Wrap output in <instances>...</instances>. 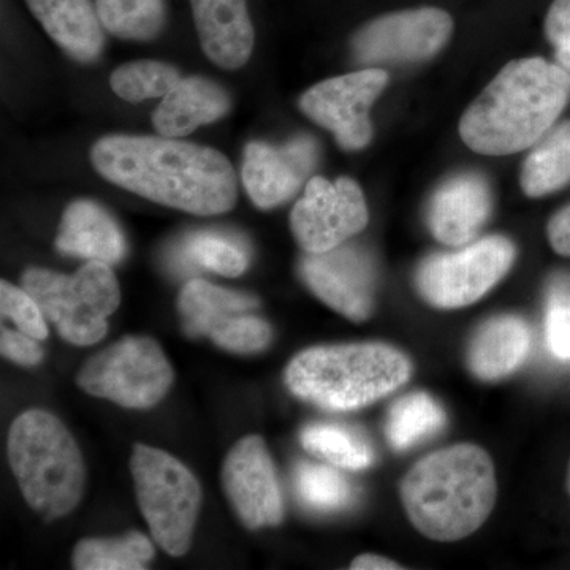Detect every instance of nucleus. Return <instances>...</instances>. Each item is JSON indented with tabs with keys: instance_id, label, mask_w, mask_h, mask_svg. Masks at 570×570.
I'll return each instance as SVG.
<instances>
[{
	"instance_id": "obj_1",
	"label": "nucleus",
	"mask_w": 570,
	"mask_h": 570,
	"mask_svg": "<svg viewBox=\"0 0 570 570\" xmlns=\"http://www.w3.org/2000/svg\"><path fill=\"white\" fill-rule=\"evenodd\" d=\"M91 160L107 181L197 216L230 212L238 197L230 160L179 138L108 135L94 142Z\"/></svg>"
},
{
	"instance_id": "obj_2",
	"label": "nucleus",
	"mask_w": 570,
	"mask_h": 570,
	"mask_svg": "<svg viewBox=\"0 0 570 570\" xmlns=\"http://www.w3.org/2000/svg\"><path fill=\"white\" fill-rule=\"evenodd\" d=\"M570 100V73L560 63L524 58L502 67L460 121L468 148L509 156L532 148L553 129Z\"/></svg>"
},
{
	"instance_id": "obj_3",
	"label": "nucleus",
	"mask_w": 570,
	"mask_h": 570,
	"mask_svg": "<svg viewBox=\"0 0 570 570\" xmlns=\"http://www.w3.org/2000/svg\"><path fill=\"white\" fill-rule=\"evenodd\" d=\"M498 494L489 453L459 444L430 453L401 483V499L415 530L438 542H455L479 530Z\"/></svg>"
},
{
	"instance_id": "obj_4",
	"label": "nucleus",
	"mask_w": 570,
	"mask_h": 570,
	"mask_svg": "<svg viewBox=\"0 0 570 570\" xmlns=\"http://www.w3.org/2000/svg\"><path fill=\"white\" fill-rule=\"evenodd\" d=\"M411 360L384 343L306 348L285 367L287 389L299 400L333 412L356 411L406 384Z\"/></svg>"
},
{
	"instance_id": "obj_5",
	"label": "nucleus",
	"mask_w": 570,
	"mask_h": 570,
	"mask_svg": "<svg viewBox=\"0 0 570 570\" xmlns=\"http://www.w3.org/2000/svg\"><path fill=\"white\" fill-rule=\"evenodd\" d=\"M9 461L26 502L45 520L66 517L81 501L86 469L80 448L50 412L32 409L14 420Z\"/></svg>"
},
{
	"instance_id": "obj_6",
	"label": "nucleus",
	"mask_w": 570,
	"mask_h": 570,
	"mask_svg": "<svg viewBox=\"0 0 570 570\" xmlns=\"http://www.w3.org/2000/svg\"><path fill=\"white\" fill-rule=\"evenodd\" d=\"M22 288L39 303L47 321L67 343L92 346L108 332V317L121 303V291L110 265L91 261L75 275L29 268Z\"/></svg>"
},
{
	"instance_id": "obj_7",
	"label": "nucleus",
	"mask_w": 570,
	"mask_h": 570,
	"mask_svg": "<svg viewBox=\"0 0 570 570\" xmlns=\"http://www.w3.org/2000/svg\"><path fill=\"white\" fill-rule=\"evenodd\" d=\"M130 471L138 505L157 546L183 557L193 546L202 504L197 478L170 453L149 445L134 448Z\"/></svg>"
},
{
	"instance_id": "obj_8",
	"label": "nucleus",
	"mask_w": 570,
	"mask_h": 570,
	"mask_svg": "<svg viewBox=\"0 0 570 570\" xmlns=\"http://www.w3.org/2000/svg\"><path fill=\"white\" fill-rule=\"evenodd\" d=\"M78 385L127 409H151L174 384V370L151 337L127 336L81 367Z\"/></svg>"
},
{
	"instance_id": "obj_9",
	"label": "nucleus",
	"mask_w": 570,
	"mask_h": 570,
	"mask_svg": "<svg viewBox=\"0 0 570 570\" xmlns=\"http://www.w3.org/2000/svg\"><path fill=\"white\" fill-rule=\"evenodd\" d=\"M515 246L505 236H487L455 253L426 257L415 273L422 298L439 309H459L479 302L512 268Z\"/></svg>"
},
{
	"instance_id": "obj_10",
	"label": "nucleus",
	"mask_w": 570,
	"mask_h": 570,
	"mask_svg": "<svg viewBox=\"0 0 570 570\" xmlns=\"http://www.w3.org/2000/svg\"><path fill=\"white\" fill-rule=\"evenodd\" d=\"M258 299L204 279L189 281L179 292L178 311L184 332L206 336L234 354H257L273 340L272 326L255 316Z\"/></svg>"
},
{
	"instance_id": "obj_11",
	"label": "nucleus",
	"mask_w": 570,
	"mask_h": 570,
	"mask_svg": "<svg viewBox=\"0 0 570 570\" xmlns=\"http://www.w3.org/2000/svg\"><path fill=\"white\" fill-rule=\"evenodd\" d=\"M452 33V17L436 7L392 11L362 26L352 37V51L367 67L423 62L442 51Z\"/></svg>"
},
{
	"instance_id": "obj_12",
	"label": "nucleus",
	"mask_w": 570,
	"mask_h": 570,
	"mask_svg": "<svg viewBox=\"0 0 570 570\" xmlns=\"http://www.w3.org/2000/svg\"><path fill=\"white\" fill-rule=\"evenodd\" d=\"M367 220L365 195L354 179L314 176L292 209L291 228L305 253L318 254L347 243L365 230Z\"/></svg>"
},
{
	"instance_id": "obj_13",
	"label": "nucleus",
	"mask_w": 570,
	"mask_h": 570,
	"mask_svg": "<svg viewBox=\"0 0 570 570\" xmlns=\"http://www.w3.org/2000/svg\"><path fill=\"white\" fill-rule=\"evenodd\" d=\"M387 82V71L376 67L330 78L303 94L299 110L335 135L341 148L358 151L373 140L370 110Z\"/></svg>"
},
{
	"instance_id": "obj_14",
	"label": "nucleus",
	"mask_w": 570,
	"mask_h": 570,
	"mask_svg": "<svg viewBox=\"0 0 570 570\" xmlns=\"http://www.w3.org/2000/svg\"><path fill=\"white\" fill-rule=\"evenodd\" d=\"M299 276L326 306L354 322L371 317L376 295V266L363 247L344 245L326 253H306Z\"/></svg>"
},
{
	"instance_id": "obj_15",
	"label": "nucleus",
	"mask_w": 570,
	"mask_h": 570,
	"mask_svg": "<svg viewBox=\"0 0 570 570\" xmlns=\"http://www.w3.org/2000/svg\"><path fill=\"white\" fill-rule=\"evenodd\" d=\"M223 485L236 515L249 530L277 527L284 501L275 464L264 439L246 436L225 456Z\"/></svg>"
},
{
	"instance_id": "obj_16",
	"label": "nucleus",
	"mask_w": 570,
	"mask_h": 570,
	"mask_svg": "<svg viewBox=\"0 0 570 570\" xmlns=\"http://www.w3.org/2000/svg\"><path fill=\"white\" fill-rule=\"evenodd\" d=\"M317 159L318 146L309 135H298L283 146L253 141L245 149L243 184L257 208H276L298 193Z\"/></svg>"
},
{
	"instance_id": "obj_17",
	"label": "nucleus",
	"mask_w": 570,
	"mask_h": 570,
	"mask_svg": "<svg viewBox=\"0 0 570 570\" xmlns=\"http://www.w3.org/2000/svg\"><path fill=\"white\" fill-rule=\"evenodd\" d=\"M493 202L489 183L478 174L453 176L438 187L428 205L431 234L442 245L463 247L489 220Z\"/></svg>"
},
{
	"instance_id": "obj_18",
	"label": "nucleus",
	"mask_w": 570,
	"mask_h": 570,
	"mask_svg": "<svg viewBox=\"0 0 570 570\" xmlns=\"http://www.w3.org/2000/svg\"><path fill=\"white\" fill-rule=\"evenodd\" d=\"M202 50L220 69H242L254 50L246 0H190Z\"/></svg>"
},
{
	"instance_id": "obj_19",
	"label": "nucleus",
	"mask_w": 570,
	"mask_h": 570,
	"mask_svg": "<svg viewBox=\"0 0 570 570\" xmlns=\"http://www.w3.org/2000/svg\"><path fill=\"white\" fill-rule=\"evenodd\" d=\"M56 249L63 255L115 265L126 255V238L119 224L97 202H73L59 225Z\"/></svg>"
},
{
	"instance_id": "obj_20",
	"label": "nucleus",
	"mask_w": 570,
	"mask_h": 570,
	"mask_svg": "<svg viewBox=\"0 0 570 570\" xmlns=\"http://www.w3.org/2000/svg\"><path fill=\"white\" fill-rule=\"evenodd\" d=\"M48 36L73 61H97L105 48L104 24L91 0H26Z\"/></svg>"
},
{
	"instance_id": "obj_21",
	"label": "nucleus",
	"mask_w": 570,
	"mask_h": 570,
	"mask_svg": "<svg viewBox=\"0 0 570 570\" xmlns=\"http://www.w3.org/2000/svg\"><path fill=\"white\" fill-rule=\"evenodd\" d=\"M232 108L224 88L204 77H186L163 97L153 124L163 137L181 138L198 127L223 119Z\"/></svg>"
},
{
	"instance_id": "obj_22",
	"label": "nucleus",
	"mask_w": 570,
	"mask_h": 570,
	"mask_svg": "<svg viewBox=\"0 0 570 570\" xmlns=\"http://www.w3.org/2000/svg\"><path fill=\"white\" fill-rule=\"evenodd\" d=\"M531 326L505 314L480 326L468 348V367L480 381H499L519 370L531 351Z\"/></svg>"
},
{
	"instance_id": "obj_23",
	"label": "nucleus",
	"mask_w": 570,
	"mask_h": 570,
	"mask_svg": "<svg viewBox=\"0 0 570 570\" xmlns=\"http://www.w3.org/2000/svg\"><path fill=\"white\" fill-rule=\"evenodd\" d=\"M570 184V121L535 142L521 167L520 186L531 198L546 197Z\"/></svg>"
},
{
	"instance_id": "obj_24",
	"label": "nucleus",
	"mask_w": 570,
	"mask_h": 570,
	"mask_svg": "<svg viewBox=\"0 0 570 570\" xmlns=\"http://www.w3.org/2000/svg\"><path fill=\"white\" fill-rule=\"evenodd\" d=\"M445 422L444 409L433 396L409 393L390 407L385 436L396 452H404L433 438Z\"/></svg>"
},
{
	"instance_id": "obj_25",
	"label": "nucleus",
	"mask_w": 570,
	"mask_h": 570,
	"mask_svg": "<svg viewBox=\"0 0 570 570\" xmlns=\"http://www.w3.org/2000/svg\"><path fill=\"white\" fill-rule=\"evenodd\" d=\"M154 554L151 540L130 531L121 538L80 540L71 554V564L78 570H142Z\"/></svg>"
},
{
	"instance_id": "obj_26",
	"label": "nucleus",
	"mask_w": 570,
	"mask_h": 570,
	"mask_svg": "<svg viewBox=\"0 0 570 570\" xmlns=\"http://www.w3.org/2000/svg\"><path fill=\"white\" fill-rule=\"evenodd\" d=\"M105 31L122 40L151 41L163 32L165 0H96Z\"/></svg>"
},
{
	"instance_id": "obj_27",
	"label": "nucleus",
	"mask_w": 570,
	"mask_h": 570,
	"mask_svg": "<svg viewBox=\"0 0 570 570\" xmlns=\"http://www.w3.org/2000/svg\"><path fill=\"white\" fill-rule=\"evenodd\" d=\"M303 448L337 468L360 471L374 461L373 448L362 434L347 426L314 423L299 436Z\"/></svg>"
},
{
	"instance_id": "obj_28",
	"label": "nucleus",
	"mask_w": 570,
	"mask_h": 570,
	"mask_svg": "<svg viewBox=\"0 0 570 570\" xmlns=\"http://www.w3.org/2000/svg\"><path fill=\"white\" fill-rule=\"evenodd\" d=\"M179 81L181 73L175 66L149 59L124 63L110 77L112 92L130 104L165 97Z\"/></svg>"
},
{
	"instance_id": "obj_29",
	"label": "nucleus",
	"mask_w": 570,
	"mask_h": 570,
	"mask_svg": "<svg viewBox=\"0 0 570 570\" xmlns=\"http://www.w3.org/2000/svg\"><path fill=\"white\" fill-rule=\"evenodd\" d=\"M295 487L299 501L317 512H336L352 501L346 478L324 464L303 463L296 468Z\"/></svg>"
},
{
	"instance_id": "obj_30",
	"label": "nucleus",
	"mask_w": 570,
	"mask_h": 570,
	"mask_svg": "<svg viewBox=\"0 0 570 570\" xmlns=\"http://www.w3.org/2000/svg\"><path fill=\"white\" fill-rule=\"evenodd\" d=\"M187 254L195 264L220 276H242L249 265L245 247L230 236L214 232L194 235L187 243Z\"/></svg>"
},
{
	"instance_id": "obj_31",
	"label": "nucleus",
	"mask_w": 570,
	"mask_h": 570,
	"mask_svg": "<svg viewBox=\"0 0 570 570\" xmlns=\"http://www.w3.org/2000/svg\"><path fill=\"white\" fill-rule=\"evenodd\" d=\"M546 336L551 354L570 360V272L554 273L547 281Z\"/></svg>"
},
{
	"instance_id": "obj_32",
	"label": "nucleus",
	"mask_w": 570,
	"mask_h": 570,
	"mask_svg": "<svg viewBox=\"0 0 570 570\" xmlns=\"http://www.w3.org/2000/svg\"><path fill=\"white\" fill-rule=\"evenodd\" d=\"M0 311L3 321H11L26 335L45 341L48 337L47 317L26 288L2 281L0 283Z\"/></svg>"
},
{
	"instance_id": "obj_33",
	"label": "nucleus",
	"mask_w": 570,
	"mask_h": 570,
	"mask_svg": "<svg viewBox=\"0 0 570 570\" xmlns=\"http://www.w3.org/2000/svg\"><path fill=\"white\" fill-rule=\"evenodd\" d=\"M546 37L553 48L554 59L570 73V0H553L547 11Z\"/></svg>"
},
{
	"instance_id": "obj_34",
	"label": "nucleus",
	"mask_w": 570,
	"mask_h": 570,
	"mask_svg": "<svg viewBox=\"0 0 570 570\" xmlns=\"http://www.w3.org/2000/svg\"><path fill=\"white\" fill-rule=\"evenodd\" d=\"M0 352L10 362L21 366H36L43 360V348L36 337L26 335V333L13 332V330L2 326L0 332Z\"/></svg>"
},
{
	"instance_id": "obj_35",
	"label": "nucleus",
	"mask_w": 570,
	"mask_h": 570,
	"mask_svg": "<svg viewBox=\"0 0 570 570\" xmlns=\"http://www.w3.org/2000/svg\"><path fill=\"white\" fill-rule=\"evenodd\" d=\"M547 235L554 253L570 257V204L553 214Z\"/></svg>"
},
{
	"instance_id": "obj_36",
	"label": "nucleus",
	"mask_w": 570,
	"mask_h": 570,
	"mask_svg": "<svg viewBox=\"0 0 570 570\" xmlns=\"http://www.w3.org/2000/svg\"><path fill=\"white\" fill-rule=\"evenodd\" d=\"M351 569L354 570H393L403 569L397 562L379 557V554H360L352 561Z\"/></svg>"
},
{
	"instance_id": "obj_37",
	"label": "nucleus",
	"mask_w": 570,
	"mask_h": 570,
	"mask_svg": "<svg viewBox=\"0 0 570 570\" xmlns=\"http://www.w3.org/2000/svg\"><path fill=\"white\" fill-rule=\"evenodd\" d=\"M568 493L570 497V461H569V468H568Z\"/></svg>"
}]
</instances>
